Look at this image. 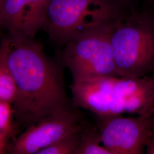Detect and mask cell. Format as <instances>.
<instances>
[{"instance_id":"4","label":"cell","mask_w":154,"mask_h":154,"mask_svg":"<svg viewBox=\"0 0 154 154\" xmlns=\"http://www.w3.org/2000/svg\"><path fill=\"white\" fill-rule=\"evenodd\" d=\"M114 22L90 28L63 46L59 56L72 81L99 77H119L111 45Z\"/></svg>"},{"instance_id":"16","label":"cell","mask_w":154,"mask_h":154,"mask_svg":"<svg viewBox=\"0 0 154 154\" xmlns=\"http://www.w3.org/2000/svg\"><path fill=\"white\" fill-rule=\"evenodd\" d=\"M152 134L154 135V125H153V127H152Z\"/></svg>"},{"instance_id":"10","label":"cell","mask_w":154,"mask_h":154,"mask_svg":"<svg viewBox=\"0 0 154 154\" xmlns=\"http://www.w3.org/2000/svg\"><path fill=\"white\" fill-rule=\"evenodd\" d=\"M83 126L60 138L37 154H74L81 142Z\"/></svg>"},{"instance_id":"12","label":"cell","mask_w":154,"mask_h":154,"mask_svg":"<svg viewBox=\"0 0 154 154\" xmlns=\"http://www.w3.org/2000/svg\"><path fill=\"white\" fill-rule=\"evenodd\" d=\"M9 41L8 37L2 39L0 42V67L4 59L8 55Z\"/></svg>"},{"instance_id":"8","label":"cell","mask_w":154,"mask_h":154,"mask_svg":"<svg viewBox=\"0 0 154 154\" xmlns=\"http://www.w3.org/2000/svg\"><path fill=\"white\" fill-rule=\"evenodd\" d=\"M50 0H3L0 6V29L9 34L34 38L46 25Z\"/></svg>"},{"instance_id":"14","label":"cell","mask_w":154,"mask_h":154,"mask_svg":"<svg viewBox=\"0 0 154 154\" xmlns=\"http://www.w3.org/2000/svg\"><path fill=\"white\" fill-rule=\"evenodd\" d=\"M8 138L0 135V153L4 151Z\"/></svg>"},{"instance_id":"9","label":"cell","mask_w":154,"mask_h":154,"mask_svg":"<svg viewBox=\"0 0 154 154\" xmlns=\"http://www.w3.org/2000/svg\"><path fill=\"white\" fill-rule=\"evenodd\" d=\"M102 143L99 130L96 125L85 121L81 132V142L74 154H111Z\"/></svg>"},{"instance_id":"3","label":"cell","mask_w":154,"mask_h":154,"mask_svg":"<svg viewBox=\"0 0 154 154\" xmlns=\"http://www.w3.org/2000/svg\"><path fill=\"white\" fill-rule=\"evenodd\" d=\"M111 45L119 76L137 78L154 72V17L125 11L116 20Z\"/></svg>"},{"instance_id":"2","label":"cell","mask_w":154,"mask_h":154,"mask_svg":"<svg viewBox=\"0 0 154 154\" xmlns=\"http://www.w3.org/2000/svg\"><path fill=\"white\" fill-rule=\"evenodd\" d=\"M72 103L95 116L130 114H154V79L152 75L137 78L99 77L70 85Z\"/></svg>"},{"instance_id":"18","label":"cell","mask_w":154,"mask_h":154,"mask_svg":"<svg viewBox=\"0 0 154 154\" xmlns=\"http://www.w3.org/2000/svg\"><path fill=\"white\" fill-rule=\"evenodd\" d=\"M152 75V77H153V78L154 79V72L153 74H152V75Z\"/></svg>"},{"instance_id":"5","label":"cell","mask_w":154,"mask_h":154,"mask_svg":"<svg viewBox=\"0 0 154 154\" xmlns=\"http://www.w3.org/2000/svg\"><path fill=\"white\" fill-rule=\"evenodd\" d=\"M123 9L114 0H50L45 30L63 46L86 29L115 22Z\"/></svg>"},{"instance_id":"19","label":"cell","mask_w":154,"mask_h":154,"mask_svg":"<svg viewBox=\"0 0 154 154\" xmlns=\"http://www.w3.org/2000/svg\"><path fill=\"white\" fill-rule=\"evenodd\" d=\"M2 1H3V0H2Z\"/></svg>"},{"instance_id":"11","label":"cell","mask_w":154,"mask_h":154,"mask_svg":"<svg viewBox=\"0 0 154 154\" xmlns=\"http://www.w3.org/2000/svg\"><path fill=\"white\" fill-rule=\"evenodd\" d=\"M14 116L12 105L0 100V135L9 138L13 132Z\"/></svg>"},{"instance_id":"6","label":"cell","mask_w":154,"mask_h":154,"mask_svg":"<svg viewBox=\"0 0 154 154\" xmlns=\"http://www.w3.org/2000/svg\"><path fill=\"white\" fill-rule=\"evenodd\" d=\"M154 115L95 116L102 143L111 154H143L152 134Z\"/></svg>"},{"instance_id":"15","label":"cell","mask_w":154,"mask_h":154,"mask_svg":"<svg viewBox=\"0 0 154 154\" xmlns=\"http://www.w3.org/2000/svg\"><path fill=\"white\" fill-rule=\"evenodd\" d=\"M118 4L122 6L123 8L128 6L131 2L132 0H114Z\"/></svg>"},{"instance_id":"1","label":"cell","mask_w":154,"mask_h":154,"mask_svg":"<svg viewBox=\"0 0 154 154\" xmlns=\"http://www.w3.org/2000/svg\"><path fill=\"white\" fill-rule=\"evenodd\" d=\"M8 62L16 88L12 104L17 120L26 128L58 110L74 106L65 86L59 61L42 45L20 34H9Z\"/></svg>"},{"instance_id":"7","label":"cell","mask_w":154,"mask_h":154,"mask_svg":"<svg viewBox=\"0 0 154 154\" xmlns=\"http://www.w3.org/2000/svg\"><path fill=\"white\" fill-rule=\"evenodd\" d=\"M77 107L58 110L28 127L11 147L14 154H37L69 133L81 127L85 120Z\"/></svg>"},{"instance_id":"13","label":"cell","mask_w":154,"mask_h":154,"mask_svg":"<svg viewBox=\"0 0 154 154\" xmlns=\"http://www.w3.org/2000/svg\"><path fill=\"white\" fill-rule=\"evenodd\" d=\"M145 150L148 154H154V135L152 134L145 144Z\"/></svg>"},{"instance_id":"17","label":"cell","mask_w":154,"mask_h":154,"mask_svg":"<svg viewBox=\"0 0 154 154\" xmlns=\"http://www.w3.org/2000/svg\"><path fill=\"white\" fill-rule=\"evenodd\" d=\"M2 2V0H0V6H1V5Z\"/></svg>"}]
</instances>
